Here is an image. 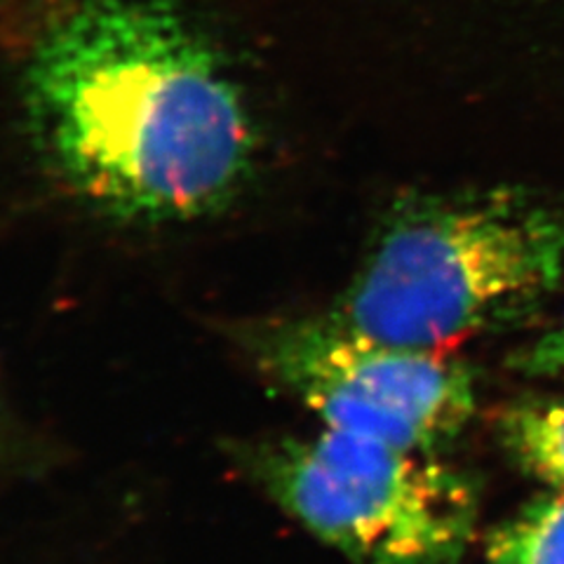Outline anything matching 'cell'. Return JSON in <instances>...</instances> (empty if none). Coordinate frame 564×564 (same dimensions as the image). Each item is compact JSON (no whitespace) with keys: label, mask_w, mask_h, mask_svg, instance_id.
Here are the masks:
<instances>
[{"label":"cell","mask_w":564,"mask_h":564,"mask_svg":"<svg viewBox=\"0 0 564 564\" xmlns=\"http://www.w3.org/2000/svg\"><path fill=\"white\" fill-rule=\"evenodd\" d=\"M35 147L99 215L184 224L224 209L257 134L226 62L170 0H78L24 70Z\"/></svg>","instance_id":"cell-1"},{"label":"cell","mask_w":564,"mask_h":564,"mask_svg":"<svg viewBox=\"0 0 564 564\" xmlns=\"http://www.w3.org/2000/svg\"><path fill=\"white\" fill-rule=\"evenodd\" d=\"M506 365L527 379H549L564 383V313L539 339L510 352Z\"/></svg>","instance_id":"cell-7"},{"label":"cell","mask_w":564,"mask_h":564,"mask_svg":"<svg viewBox=\"0 0 564 564\" xmlns=\"http://www.w3.org/2000/svg\"><path fill=\"white\" fill-rule=\"evenodd\" d=\"M494 433L529 478L564 491V395L503 404L494 416Z\"/></svg>","instance_id":"cell-5"},{"label":"cell","mask_w":564,"mask_h":564,"mask_svg":"<svg viewBox=\"0 0 564 564\" xmlns=\"http://www.w3.org/2000/svg\"><path fill=\"white\" fill-rule=\"evenodd\" d=\"M238 470L352 564H456L480 520V489L435 454L321 429L228 445Z\"/></svg>","instance_id":"cell-3"},{"label":"cell","mask_w":564,"mask_h":564,"mask_svg":"<svg viewBox=\"0 0 564 564\" xmlns=\"http://www.w3.org/2000/svg\"><path fill=\"white\" fill-rule=\"evenodd\" d=\"M487 564H564V491L524 503L491 529Z\"/></svg>","instance_id":"cell-6"},{"label":"cell","mask_w":564,"mask_h":564,"mask_svg":"<svg viewBox=\"0 0 564 564\" xmlns=\"http://www.w3.org/2000/svg\"><path fill=\"white\" fill-rule=\"evenodd\" d=\"M228 337L261 379L321 419V429L435 454L478 410L470 365L443 350L369 339L329 311L247 321Z\"/></svg>","instance_id":"cell-4"},{"label":"cell","mask_w":564,"mask_h":564,"mask_svg":"<svg viewBox=\"0 0 564 564\" xmlns=\"http://www.w3.org/2000/svg\"><path fill=\"white\" fill-rule=\"evenodd\" d=\"M564 275V219L485 200L416 209L379 236L329 313L386 344L445 350L534 315Z\"/></svg>","instance_id":"cell-2"},{"label":"cell","mask_w":564,"mask_h":564,"mask_svg":"<svg viewBox=\"0 0 564 564\" xmlns=\"http://www.w3.org/2000/svg\"><path fill=\"white\" fill-rule=\"evenodd\" d=\"M6 431H8V412H6V404H3V398H0V443H3V437H6Z\"/></svg>","instance_id":"cell-8"}]
</instances>
